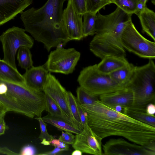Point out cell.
Instances as JSON below:
<instances>
[{
  "instance_id": "22",
  "label": "cell",
  "mask_w": 155,
  "mask_h": 155,
  "mask_svg": "<svg viewBox=\"0 0 155 155\" xmlns=\"http://www.w3.org/2000/svg\"><path fill=\"white\" fill-rule=\"evenodd\" d=\"M45 110L51 116L63 119L75 126L59 106L51 98L45 94Z\"/></svg>"
},
{
  "instance_id": "29",
  "label": "cell",
  "mask_w": 155,
  "mask_h": 155,
  "mask_svg": "<svg viewBox=\"0 0 155 155\" xmlns=\"http://www.w3.org/2000/svg\"><path fill=\"white\" fill-rule=\"evenodd\" d=\"M111 3L110 0H86L87 12L97 14L101 9Z\"/></svg>"
},
{
  "instance_id": "25",
  "label": "cell",
  "mask_w": 155,
  "mask_h": 155,
  "mask_svg": "<svg viewBox=\"0 0 155 155\" xmlns=\"http://www.w3.org/2000/svg\"><path fill=\"white\" fill-rule=\"evenodd\" d=\"M0 102L5 107L7 111H13L31 118L32 114L5 96L0 95Z\"/></svg>"
},
{
  "instance_id": "30",
  "label": "cell",
  "mask_w": 155,
  "mask_h": 155,
  "mask_svg": "<svg viewBox=\"0 0 155 155\" xmlns=\"http://www.w3.org/2000/svg\"><path fill=\"white\" fill-rule=\"evenodd\" d=\"M35 119L38 120L39 123L41 133L39 137V139L41 141L45 139L49 141L53 139L54 137L48 133L46 129L47 124L43 120L41 117H38Z\"/></svg>"
},
{
  "instance_id": "27",
  "label": "cell",
  "mask_w": 155,
  "mask_h": 155,
  "mask_svg": "<svg viewBox=\"0 0 155 155\" xmlns=\"http://www.w3.org/2000/svg\"><path fill=\"white\" fill-rule=\"evenodd\" d=\"M77 100L81 105H89L93 104L98 100L97 97L94 96L80 86L76 90Z\"/></svg>"
},
{
  "instance_id": "21",
  "label": "cell",
  "mask_w": 155,
  "mask_h": 155,
  "mask_svg": "<svg viewBox=\"0 0 155 155\" xmlns=\"http://www.w3.org/2000/svg\"><path fill=\"white\" fill-rule=\"evenodd\" d=\"M41 118L45 123L49 124L61 130L76 134H79L82 131L63 120L53 117L49 114Z\"/></svg>"
},
{
  "instance_id": "5",
  "label": "cell",
  "mask_w": 155,
  "mask_h": 155,
  "mask_svg": "<svg viewBox=\"0 0 155 155\" xmlns=\"http://www.w3.org/2000/svg\"><path fill=\"white\" fill-rule=\"evenodd\" d=\"M77 81L80 87L97 97L125 88L114 81L109 74L100 71L97 64L83 68Z\"/></svg>"
},
{
  "instance_id": "17",
  "label": "cell",
  "mask_w": 155,
  "mask_h": 155,
  "mask_svg": "<svg viewBox=\"0 0 155 155\" xmlns=\"http://www.w3.org/2000/svg\"><path fill=\"white\" fill-rule=\"evenodd\" d=\"M145 106H131L123 108L122 113L139 121L155 127V116L148 114Z\"/></svg>"
},
{
  "instance_id": "36",
  "label": "cell",
  "mask_w": 155,
  "mask_h": 155,
  "mask_svg": "<svg viewBox=\"0 0 155 155\" xmlns=\"http://www.w3.org/2000/svg\"><path fill=\"white\" fill-rule=\"evenodd\" d=\"M146 111L147 113L150 115H155V105L154 104L150 103L146 106Z\"/></svg>"
},
{
  "instance_id": "7",
  "label": "cell",
  "mask_w": 155,
  "mask_h": 155,
  "mask_svg": "<svg viewBox=\"0 0 155 155\" xmlns=\"http://www.w3.org/2000/svg\"><path fill=\"white\" fill-rule=\"evenodd\" d=\"M25 31L22 28L13 26L7 29L0 36L3 59L15 68H17L15 56L19 48L26 47L31 49L34 45L33 40Z\"/></svg>"
},
{
  "instance_id": "46",
  "label": "cell",
  "mask_w": 155,
  "mask_h": 155,
  "mask_svg": "<svg viewBox=\"0 0 155 155\" xmlns=\"http://www.w3.org/2000/svg\"><path fill=\"white\" fill-rule=\"evenodd\" d=\"M152 2L153 3V4L154 5H155V0H152Z\"/></svg>"
},
{
  "instance_id": "44",
  "label": "cell",
  "mask_w": 155,
  "mask_h": 155,
  "mask_svg": "<svg viewBox=\"0 0 155 155\" xmlns=\"http://www.w3.org/2000/svg\"><path fill=\"white\" fill-rule=\"evenodd\" d=\"M41 143L45 145H50L49 141L45 139H43L42 140Z\"/></svg>"
},
{
  "instance_id": "38",
  "label": "cell",
  "mask_w": 155,
  "mask_h": 155,
  "mask_svg": "<svg viewBox=\"0 0 155 155\" xmlns=\"http://www.w3.org/2000/svg\"><path fill=\"white\" fill-rule=\"evenodd\" d=\"M8 128L4 119V117H0V136L4 134L5 130Z\"/></svg>"
},
{
  "instance_id": "15",
  "label": "cell",
  "mask_w": 155,
  "mask_h": 155,
  "mask_svg": "<svg viewBox=\"0 0 155 155\" xmlns=\"http://www.w3.org/2000/svg\"><path fill=\"white\" fill-rule=\"evenodd\" d=\"M49 71L45 65L33 66L23 75L26 85L32 89L43 91Z\"/></svg>"
},
{
  "instance_id": "24",
  "label": "cell",
  "mask_w": 155,
  "mask_h": 155,
  "mask_svg": "<svg viewBox=\"0 0 155 155\" xmlns=\"http://www.w3.org/2000/svg\"><path fill=\"white\" fill-rule=\"evenodd\" d=\"M30 48L26 47H21L17 51V59L18 65L25 70L33 66V61Z\"/></svg>"
},
{
  "instance_id": "43",
  "label": "cell",
  "mask_w": 155,
  "mask_h": 155,
  "mask_svg": "<svg viewBox=\"0 0 155 155\" xmlns=\"http://www.w3.org/2000/svg\"><path fill=\"white\" fill-rule=\"evenodd\" d=\"M82 152L80 150H75L74 151L72 152L71 153L72 155H81Z\"/></svg>"
},
{
  "instance_id": "20",
  "label": "cell",
  "mask_w": 155,
  "mask_h": 155,
  "mask_svg": "<svg viewBox=\"0 0 155 155\" xmlns=\"http://www.w3.org/2000/svg\"><path fill=\"white\" fill-rule=\"evenodd\" d=\"M135 66L129 63L127 65L120 68L109 74L111 79L118 85L127 87L133 75Z\"/></svg>"
},
{
  "instance_id": "32",
  "label": "cell",
  "mask_w": 155,
  "mask_h": 155,
  "mask_svg": "<svg viewBox=\"0 0 155 155\" xmlns=\"http://www.w3.org/2000/svg\"><path fill=\"white\" fill-rule=\"evenodd\" d=\"M70 132L62 131V134L59 139L67 144L72 145L74 142L75 136Z\"/></svg>"
},
{
  "instance_id": "41",
  "label": "cell",
  "mask_w": 155,
  "mask_h": 155,
  "mask_svg": "<svg viewBox=\"0 0 155 155\" xmlns=\"http://www.w3.org/2000/svg\"><path fill=\"white\" fill-rule=\"evenodd\" d=\"M8 112L6 108L0 102V117H4L6 113Z\"/></svg>"
},
{
  "instance_id": "34",
  "label": "cell",
  "mask_w": 155,
  "mask_h": 155,
  "mask_svg": "<svg viewBox=\"0 0 155 155\" xmlns=\"http://www.w3.org/2000/svg\"><path fill=\"white\" fill-rule=\"evenodd\" d=\"M49 142L50 144H51L52 146L55 147H58L61 149H64L66 150H68L69 147L68 144L62 141L59 139H54Z\"/></svg>"
},
{
  "instance_id": "8",
  "label": "cell",
  "mask_w": 155,
  "mask_h": 155,
  "mask_svg": "<svg viewBox=\"0 0 155 155\" xmlns=\"http://www.w3.org/2000/svg\"><path fill=\"white\" fill-rule=\"evenodd\" d=\"M80 56V52L74 48L58 46L50 53L44 64L49 72L68 74L73 72Z\"/></svg>"
},
{
  "instance_id": "16",
  "label": "cell",
  "mask_w": 155,
  "mask_h": 155,
  "mask_svg": "<svg viewBox=\"0 0 155 155\" xmlns=\"http://www.w3.org/2000/svg\"><path fill=\"white\" fill-rule=\"evenodd\" d=\"M101 61L97 67L101 72L107 74L128 65L130 63L125 57L106 56L101 59Z\"/></svg>"
},
{
  "instance_id": "10",
  "label": "cell",
  "mask_w": 155,
  "mask_h": 155,
  "mask_svg": "<svg viewBox=\"0 0 155 155\" xmlns=\"http://www.w3.org/2000/svg\"><path fill=\"white\" fill-rule=\"evenodd\" d=\"M103 155H155V152L122 138L111 139L102 145Z\"/></svg>"
},
{
  "instance_id": "33",
  "label": "cell",
  "mask_w": 155,
  "mask_h": 155,
  "mask_svg": "<svg viewBox=\"0 0 155 155\" xmlns=\"http://www.w3.org/2000/svg\"><path fill=\"white\" fill-rule=\"evenodd\" d=\"M77 102L79 114L82 126L83 128L84 127L88 124L87 122L86 113L80 104L77 101Z\"/></svg>"
},
{
  "instance_id": "6",
  "label": "cell",
  "mask_w": 155,
  "mask_h": 155,
  "mask_svg": "<svg viewBox=\"0 0 155 155\" xmlns=\"http://www.w3.org/2000/svg\"><path fill=\"white\" fill-rule=\"evenodd\" d=\"M121 42L125 50L140 58L154 59L155 42L143 36L130 20L124 28L121 35Z\"/></svg>"
},
{
  "instance_id": "14",
  "label": "cell",
  "mask_w": 155,
  "mask_h": 155,
  "mask_svg": "<svg viewBox=\"0 0 155 155\" xmlns=\"http://www.w3.org/2000/svg\"><path fill=\"white\" fill-rule=\"evenodd\" d=\"M99 97L102 103L113 108L118 105L123 108L128 107L132 105L134 102L133 92L127 87L102 95Z\"/></svg>"
},
{
  "instance_id": "42",
  "label": "cell",
  "mask_w": 155,
  "mask_h": 155,
  "mask_svg": "<svg viewBox=\"0 0 155 155\" xmlns=\"http://www.w3.org/2000/svg\"><path fill=\"white\" fill-rule=\"evenodd\" d=\"M114 109L117 112L122 113L123 108L121 106L118 105L116 106Z\"/></svg>"
},
{
  "instance_id": "23",
  "label": "cell",
  "mask_w": 155,
  "mask_h": 155,
  "mask_svg": "<svg viewBox=\"0 0 155 155\" xmlns=\"http://www.w3.org/2000/svg\"><path fill=\"white\" fill-rule=\"evenodd\" d=\"M83 32L84 37L92 36L95 33V24L97 14L86 12L83 15Z\"/></svg>"
},
{
  "instance_id": "3",
  "label": "cell",
  "mask_w": 155,
  "mask_h": 155,
  "mask_svg": "<svg viewBox=\"0 0 155 155\" xmlns=\"http://www.w3.org/2000/svg\"><path fill=\"white\" fill-rule=\"evenodd\" d=\"M127 24L113 14L98 17L95 33L89 45L90 51L101 59L106 56L125 57V50L121 42V35Z\"/></svg>"
},
{
  "instance_id": "28",
  "label": "cell",
  "mask_w": 155,
  "mask_h": 155,
  "mask_svg": "<svg viewBox=\"0 0 155 155\" xmlns=\"http://www.w3.org/2000/svg\"><path fill=\"white\" fill-rule=\"evenodd\" d=\"M125 12L132 15L136 12V5L139 0H110Z\"/></svg>"
},
{
  "instance_id": "12",
  "label": "cell",
  "mask_w": 155,
  "mask_h": 155,
  "mask_svg": "<svg viewBox=\"0 0 155 155\" xmlns=\"http://www.w3.org/2000/svg\"><path fill=\"white\" fill-rule=\"evenodd\" d=\"M83 15L75 10L71 0H68L66 8L63 12L65 27L71 40L80 41L84 37L83 32Z\"/></svg>"
},
{
  "instance_id": "35",
  "label": "cell",
  "mask_w": 155,
  "mask_h": 155,
  "mask_svg": "<svg viewBox=\"0 0 155 155\" xmlns=\"http://www.w3.org/2000/svg\"><path fill=\"white\" fill-rule=\"evenodd\" d=\"M36 150L34 147L27 145L23 147L19 153L20 155H33L35 154Z\"/></svg>"
},
{
  "instance_id": "11",
  "label": "cell",
  "mask_w": 155,
  "mask_h": 155,
  "mask_svg": "<svg viewBox=\"0 0 155 155\" xmlns=\"http://www.w3.org/2000/svg\"><path fill=\"white\" fill-rule=\"evenodd\" d=\"M103 139L97 135L88 124L79 134H76L72 145L75 150L82 153L95 155H103L102 148Z\"/></svg>"
},
{
  "instance_id": "26",
  "label": "cell",
  "mask_w": 155,
  "mask_h": 155,
  "mask_svg": "<svg viewBox=\"0 0 155 155\" xmlns=\"http://www.w3.org/2000/svg\"><path fill=\"white\" fill-rule=\"evenodd\" d=\"M68 95L71 112L78 127L80 130H82L83 128L79 114L76 98L71 92H68Z\"/></svg>"
},
{
  "instance_id": "4",
  "label": "cell",
  "mask_w": 155,
  "mask_h": 155,
  "mask_svg": "<svg viewBox=\"0 0 155 155\" xmlns=\"http://www.w3.org/2000/svg\"><path fill=\"white\" fill-rule=\"evenodd\" d=\"M127 87L133 92V105H147L154 101L155 64L152 59L143 65L135 66Z\"/></svg>"
},
{
  "instance_id": "1",
  "label": "cell",
  "mask_w": 155,
  "mask_h": 155,
  "mask_svg": "<svg viewBox=\"0 0 155 155\" xmlns=\"http://www.w3.org/2000/svg\"><path fill=\"white\" fill-rule=\"evenodd\" d=\"M81 105L86 113L88 125L102 139L121 136L144 147L155 142L154 127L117 112L99 100L91 104Z\"/></svg>"
},
{
  "instance_id": "2",
  "label": "cell",
  "mask_w": 155,
  "mask_h": 155,
  "mask_svg": "<svg viewBox=\"0 0 155 155\" xmlns=\"http://www.w3.org/2000/svg\"><path fill=\"white\" fill-rule=\"evenodd\" d=\"M67 0H48L39 8L32 7L21 13L25 31L42 43L48 51L70 41L63 18V5Z\"/></svg>"
},
{
  "instance_id": "9",
  "label": "cell",
  "mask_w": 155,
  "mask_h": 155,
  "mask_svg": "<svg viewBox=\"0 0 155 155\" xmlns=\"http://www.w3.org/2000/svg\"><path fill=\"white\" fill-rule=\"evenodd\" d=\"M43 91L59 106L74 125L79 128L70 110L68 99V91L62 86L55 76L51 74L50 72L48 73Z\"/></svg>"
},
{
  "instance_id": "13",
  "label": "cell",
  "mask_w": 155,
  "mask_h": 155,
  "mask_svg": "<svg viewBox=\"0 0 155 155\" xmlns=\"http://www.w3.org/2000/svg\"><path fill=\"white\" fill-rule=\"evenodd\" d=\"M33 0H0V26L13 19L32 3Z\"/></svg>"
},
{
  "instance_id": "18",
  "label": "cell",
  "mask_w": 155,
  "mask_h": 155,
  "mask_svg": "<svg viewBox=\"0 0 155 155\" xmlns=\"http://www.w3.org/2000/svg\"><path fill=\"white\" fill-rule=\"evenodd\" d=\"M142 31L155 41V13L146 7L137 15Z\"/></svg>"
},
{
  "instance_id": "40",
  "label": "cell",
  "mask_w": 155,
  "mask_h": 155,
  "mask_svg": "<svg viewBox=\"0 0 155 155\" xmlns=\"http://www.w3.org/2000/svg\"><path fill=\"white\" fill-rule=\"evenodd\" d=\"M0 153L8 155H19L5 147L0 148Z\"/></svg>"
},
{
  "instance_id": "45",
  "label": "cell",
  "mask_w": 155,
  "mask_h": 155,
  "mask_svg": "<svg viewBox=\"0 0 155 155\" xmlns=\"http://www.w3.org/2000/svg\"><path fill=\"white\" fill-rule=\"evenodd\" d=\"M142 2H143L145 5H146V4L147 0H140Z\"/></svg>"
},
{
  "instance_id": "39",
  "label": "cell",
  "mask_w": 155,
  "mask_h": 155,
  "mask_svg": "<svg viewBox=\"0 0 155 155\" xmlns=\"http://www.w3.org/2000/svg\"><path fill=\"white\" fill-rule=\"evenodd\" d=\"M66 150L64 149H61L58 147H55L54 149L51 151L44 153L39 154L40 155H56L59 154L63 151Z\"/></svg>"
},
{
  "instance_id": "31",
  "label": "cell",
  "mask_w": 155,
  "mask_h": 155,
  "mask_svg": "<svg viewBox=\"0 0 155 155\" xmlns=\"http://www.w3.org/2000/svg\"><path fill=\"white\" fill-rule=\"evenodd\" d=\"M76 11L83 15L87 12L86 0H71Z\"/></svg>"
},
{
  "instance_id": "19",
  "label": "cell",
  "mask_w": 155,
  "mask_h": 155,
  "mask_svg": "<svg viewBox=\"0 0 155 155\" xmlns=\"http://www.w3.org/2000/svg\"><path fill=\"white\" fill-rule=\"evenodd\" d=\"M0 79L24 84L23 75L3 59H0Z\"/></svg>"
},
{
  "instance_id": "37",
  "label": "cell",
  "mask_w": 155,
  "mask_h": 155,
  "mask_svg": "<svg viewBox=\"0 0 155 155\" xmlns=\"http://www.w3.org/2000/svg\"><path fill=\"white\" fill-rule=\"evenodd\" d=\"M146 7L143 2L139 0L136 5V12L135 13L137 15L140 12L143 11Z\"/></svg>"
}]
</instances>
